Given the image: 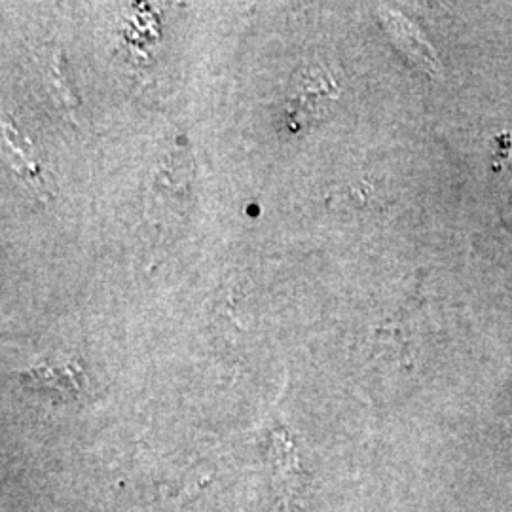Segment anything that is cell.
Returning a JSON list of instances; mask_svg holds the SVG:
<instances>
[{"mask_svg":"<svg viewBox=\"0 0 512 512\" xmlns=\"http://www.w3.org/2000/svg\"><path fill=\"white\" fill-rule=\"evenodd\" d=\"M334 97V82L330 80V76L308 73L298 84V93H294L293 103L298 110L325 112Z\"/></svg>","mask_w":512,"mask_h":512,"instance_id":"1","label":"cell"}]
</instances>
